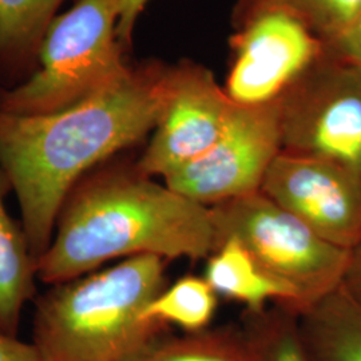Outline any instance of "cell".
I'll list each match as a JSON object with an SVG mask.
<instances>
[{"label": "cell", "mask_w": 361, "mask_h": 361, "mask_svg": "<svg viewBox=\"0 0 361 361\" xmlns=\"http://www.w3.org/2000/svg\"><path fill=\"white\" fill-rule=\"evenodd\" d=\"M166 75L159 65L131 68L114 86L46 116L0 110V169L37 261L51 244L58 213L78 180L153 133Z\"/></svg>", "instance_id": "cell-1"}, {"label": "cell", "mask_w": 361, "mask_h": 361, "mask_svg": "<svg viewBox=\"0 0 361 361\" xmlns=\"http://www.w3.org/2000/svg\"><path fill=\"white\" fill-rule=\"evenodd\" d=\"M114 158L67 194L51 244L38 259L43 284L74 280L119 258L152 255L195 261L219 249L210 207L157 182L137 162Z\"/></svg>", "instance_id": "cell-2"}, {"label": "cell", "mask_w": 361, "mask_h": 361, "mask_svg": "<svg viewBox=\"0 0 361 361\" xmlns=\"http://www.w3.org/2000/svg\"><path fill=\"white\" fill-rule=\"evenodd\" d=\"M168 259L142 255L121 259L39 297L32 344L40 361H135L168 335L145 310L168 286Z\"/></svg>", "instance_id": "cell-3"}, {"label": "cell", "mask_w": 361, "mask_h": 361, "mask_svg": "<svg viewBox=\"0 0 361 361\" xmlns=\"http://www.w3.org/2000/svg\"><path fill=\"white\" fill-rule=\"evenodd\" d=\"M118 0H77L58 15L40 44L37 71L4 89L0 110L16 116H46L114 86L129 75L118 38Z\"/></svg>", "instance_id": "cell-4"}, {"label": "cell", "mask_w": 361, "mask_h": 361, "mask_svg": "<svg viewBox=\"0 0 361 361\" xmlns=\"http://www.w3.org/2000/svg\"><path fill=\"white\" fill-rule=\"evenodd\" d=\"M219 245L235 240L302 310L337 289L350 250L332 245L292 213L256 192L210 207Z\"/></svg>", "instance_id": "cell-5"}, {"label": "cell", "mask_w": 361, "mask_h": 361, "mask_svg": "<svg viewBox=\"0 0 361 361\" xmlns=\"http://www.w3.org/2000/svg\"><path fill=\"white\" fill-rule=\"evenodd\" d=\"M281 152L361 180V67L328 54L277 101Z\"/></svg>", "instance_id": "cell-6"}, {"label": "cell", "mask_w": 361, "mask_h": 361, "mask_svg": "<svg viewBox=\"0 0 361 361\" xmlns=\"http://www.w3.org/2000/svg\"><path fill=\"white\" fill-rule=\"evenodd\" d=\"M281 152L279 107H237L229 126L205 154L177 169L164 183L197 204L214 207L259 192Z\"/></svg>", "instance_id": "cell-7"}, {"label": "cell", "mask_w": 361, "mask_h": 361, "mask_svg": "<svg viewBox=\"0 0 361 361\" xmlns=\"http://www.w3.org/2000/svg\"><path fill=\"white\" fill-rule=\"evenodd\" d=\"M241 27L233 40L234 61L224 87L238 107L277 102L329 51L308 27L288 13H258Z\"/></svg>", "instance_id": "cell-8"}, {"label": "cell", "mask_w": 361, "mask_h": 361, "mask_svg": "<svg viewBox=\"0 0 361 361\" xmlns=\"http://www.w3.org/2000/svg\"><path fill=\"white\" fill-rule=\"evenodd\" d=\"M238 106L202 67L168 68L165 101L138 168L162 180L205 154L229 126Z\"/></svg>", "instance_id": "cell-9"}, {"label": "cell", "mask_w": 361, "mask_h": 361, "mask_svg": "<svg viewBox=\"0 0 361 361\" xmlns=\"http://www.w3.org/2000/svg\"><path fill=\"white\" fill-rule=\"evenodd\" d=\"M259 192L332 245L361 243V180L323 159L280 152Z\"/></svg>", "instance_id": "cell-10"}, {"label": "cell", "mask_w": 361, "mask_h": 361, "mask_svg": "<svg viewBox=\"0 0 361 361\" xmlns=\"http://www.w3.org/2000/svg\"><path fill=\"white\" fill-rule=\"evenodd\" d=\"M65 0H0V86L23 83L38 68L44 35Z\"/></svg>", "instance_id": "cell-11"}, {"label": "cell", "mask_w": 361, "mask_h": 361, "mask_svg": "<svg viewBox=\"0 0 361 361\" xmlns=\"http://www.w3.org/2000/svg\"><path fill=\"white\" fill-rule=\"evenodd\" d=\"M10 192L11 183L0 169V332L18 337L23 308L37 290L38 261L22 222L7 210Z\"/></svg>", "instance_id": "cell-12"}, {"label": "cell", "mask_w": 361, "mask_h": 361, "mask_svg": "<svg viewBox=\"0 0 361 361\" xmlns=\"http://www.w3.org/2000/svg\"><path fill=\"white\" fill-rule=\"evenodd\" d=\"M296 313L310 361H361V305L341 285Z\"/></svg>", "instance_id": "cell-13"}, {"label": "cell", "mask_w": 361, "mask_h": 361, "mask_svg": "<svg viewBox=\"0 0 361 361\" xmlns=\"http://www.w3.org/2000/svg\"><path fill=\"white\" fill-rule=\"evenodd\" d=\"M204 279L216 295L244 304L246 312L262 310L269 302L295 307L292 292L261 271L245 247L232 238L207 258Z\"/></svg>", "instance_id": "cell-14"}, {"label": "cell", "mask_w": 361, "mask_h": 361, "mask_svg": "<svg viewBox=\"0 0 361 361\" xmlns=\"http://www.w3.org/2000/svg\"><path fill=\"white\" fill-rule=\"evenodd\" d=\"M135 361H253V349L241 323L164 336Z\"/></svg>", "instance_id": "cell-15"}, {"label": "cell", "mask_w": 361, "mask_h": 361, "mask_svg": "<svg viewBox=\"0 0 361 361\" xmlns=\"http://www.w3.org/2000/svg\"><path fill=\"white\" fill-rule=\"evenodd\" d=\"M361 10V0H240V25L258 13H288L323 42L331 50Z\"/></svg>", "instance_id": "cell-16"}, {"label": "cell", "mask_w": 361, "mask_h": 361, "mask_svg": "<svg viewBox=\"0 0 361 361\" xmlns=\"http://www.w3.org/2000/svg\"><path fill=\"white\" fill-rule=\"evenodd\" d=\"M217 310V295L205 279L185 276L166 286L150 301L145 316L186 334L209 328Z\"/></svg>", "instance_id": "cell-17"}, {"label": "cell", "mask_w": 361, "mask_h": 361, "mask_svg": "<svg viewBox=\"0 0 361 361\" xmlns=\"http://www.w3.org/2000/svg\"><path fill=\"white\" fill-rule=\"evenodd\" d=\"M243 325L250 338L253 361H310L292 307L273 302L258 312L245 310Z\"/></svg>", "instance_id": "cell-18"}, {"label": "cell", "mask_w": 361, "mask_h": 361, "mask_svg": "<svg viewBox=\"0 0 361 361\" xmlns=\"http://www.w3.org/2000/svg\"><path fill=\"white\" fill-rule=\"evenodd\" d=\"M329 51L347 62L361 67V10L347 32Z\"/></svg>", "instance_id": "cell-19"}, {"label": "cell", "mask_w": 361, "mask_h": 361, "mask_svg": "<svg viewBox=\"0 0 361 361\" xmlns=\"http://www.w3.org/2000/svg\"><path fill=\"white\" fill-rule=\"evenodd\" d=\"M119 19H118V38L123 47L131 44L133 31L140 15L149 3V0H118Z\"/></svg>", "instance_id": "cell-20"}, {"label": "cell", "mask_w": 361, "mask_h": 361, "mask_svg": "<svg viewBox=\"0 0 361 361\" xmlns=\"http://www.w3.org/2000/svg\"><path fill=\"white\" fill-rule=\"evenodd\" d=\"M0 361H40L32 343L0 332Z\"/></svg>", "instance_id": "cell-21"}, {"label": "cell", "mask_w": 361, "mask_h": 361, "mask_svg": "<svg viewBox=\"0 0 361 361\" xmlns=\"http://www.w3.org/2000/svg\"><path fill=\"white\" fill-rule=\"evenodd\" d=\"M341 286L349 296L361 305V243L350 250L348 267Z\"/></svg>", "instance_id": "cell-22"}, {"label": "cell", "mask_w": 361, "mask_h": 361, "mask_svg": "<svg viewBox=\"0 0 361 361\" xmlns=\"http://www.w3.org/2000/svg\"><path fill=\"white\" fill-rule=\"evenodd\" d=\"M4 90V87H1V86H0V94H1V91Z\"/></svg>", "instance_id": "cell-23"}]
</instances>
